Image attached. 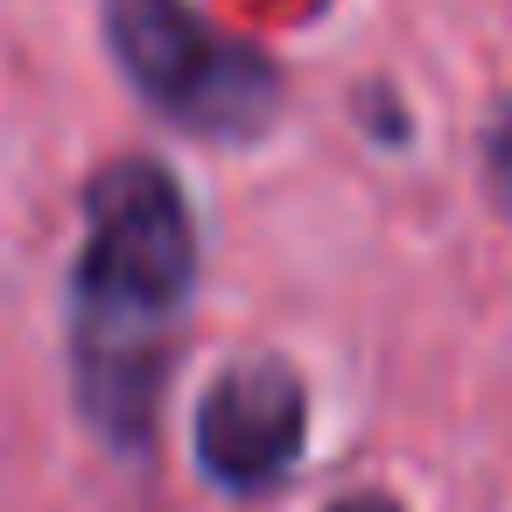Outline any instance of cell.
Instances as JSON below:
<instances>
[{
  "label": "cell",
  "mask_w": 512,
  "mask_h": 512,
  "mask_svg": "<svg viewBox=\"0 0 512 512\" xmlns=\"http://www.w3.org/2000/svg\"><path fill=\"white\" fill-rule=\"evenodd\" d=\"M197 288V218L155 155H120L85 183L71 267V386L113 449H148L176 330Z\"/></svg>",
  "instance_id": "cell-1"
},
{
  "label": "cell",
  "mask_w": 512,
  "mask_h": 512,
  "mask_svg": "<svg viewBox=\"0 0 512 512\" xmlns=\"http://www.w3.org/2000/svg\"><path fill=\"white\" fill-rule=\"evenodd\" d=\"M106 50L127 85L204 141H253L281 113V71L246 36L218 29L190 0H99Z\"/></svg>",
  "instance_id": "cell-2"
},
{
  "label": "cell",
  "mask_w": 512,
  "mask_h": 512,
  "mask_svg": "<svg viewBox=\"0 0 512 512\" xmlns=\"http://www.w3.org/2000/svg\"><path fill=\"white\" fill-rule=\"evenodd\" d=\"M197 470L218 491H267L309 442V393L281 358H239L197 400Z\"/></svg>",
  "instance_id": "cell-3"
},
{
  "label": "cell",
  "mask_w": 512,
  "mask_h": 512,
  "mask_svg": "<svg viewBox=\"0 0 512 512\" xmlns=\"http://www.w3.org/2000/svg\"><path fill=\"white\" fill-rule=\"evenodd\" d=\"M484 176H491L498 211L512 218V99H498V113H491V134H484Z\"/></svg>",
  "instance_id": "cell-4"
},
{
  "label": "cell",
  "mask_w": 512,
  "mask_h": 512,
  "mask_svg": "<svg viewBox=\"0 0 512 512\" xmlns=\"http://www.w3.org/2000/svg\"><path fill=\"white\" fill-rule=\"evenodd\" d=\"M323 512H400V498H386V491H351V498H337V505H323Z\"/></svg>",
  "instance_id": "cell-5"
}]
</instances>
